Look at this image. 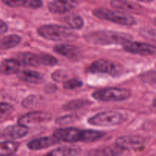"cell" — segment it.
<instances>
[{
  "mask_svg": "<svg viewBox=\"0 0 156 156\" xmlns=\"http://www.w3.org/2000/svg\"><path fill=\"white\" fill-rule=\"evenodd\" d=\"M105 133L93 129H79L77 128H60L53 132V136L59 142L66 143H90L100 140Z\"/></svg>",
  "mask_w": 156,
  "mask_h": 156,
  "instance_id": "1",
  "label": "cell"
},
{
  "mask_svg": "<svg viewBox=\"0 0 156 156\" xmlns=\"http://www.w3.org/2000/svg\"><path fill=\"white\" fill-rule=\"evenodd\" d=\"M87 41L95 45H122L131 41L132 36L123 32L114 30H98L88 34Z\"/></svg>",
  "mask_w": 156,
  "mask_h": 156,
  "instance_id": "2",
  "label": "cell"
},
{
  "mask_svg": "<svg viewBox=\"0 0 156 156\" xmlns=\"http://www.w3.org/2000/svg\"><path fill=\"white\" fill-rule=\"evenodd\" d=\"M37 34L44 39L52 41H71L76 34L69 27L58 24H47L37 29Z\"/></svg>",
  "mask_w": 156,
  "mask_h": 156,
  "instance_id": "3",
  "label": "cell"
},
{
  "mask_svg": "<svg viewBox=\"0 0 156 156\" xmlns=\"http://www.w3.org/2000/svg\"><path fill=\"white\" fill-rule=\"evenodd\" d=\"M126 120V114L120 111H108L92 116L88 120V123L96 126H114L124 123Z\"/></svg>",
  "mask_w": 156,
  "mask_h": 156,
  "instance_id": "4",
  "label": "cell"
},
{
  "mask_svg": "<svg viewBox=\"0 0 156 156\" xmlns=\"http://www.w3.org/2000/svg\"><path fill=\"white\" fill-rule=\"evenodd\" d=\"M93 15L98 18L111 21L120 25L131 26L136 23L135 18L124 12H116L107 9H96L93 11Z\"/></svg>",
  "mask_w": 156,
  "mask_h": 156,
  "instance_id": "5",
  "label": "cell"
},
{
  "mask_svg": "<svg viewBox=\"0 0 156 156\" xmlns=\"http://www.w3.org/2000/svg\"><path fill=\"white\" fill-rule=\"evenodd\" d=\"M130 96L131 91L129 90L117 87L103 88L92 93L93 98L103 102L123 101L127 100Z\"/></svg>",
  "mask_w": 156,
  "mask_h": 156,
  "instance_id": "6",
  "label": "cell"
},
{
  "mask_svg": "<svg viewBox=\"0 0 156 156\" xmlns=\"http://www.w3.org/2000/svg\"><path fill=\"white\" fill-rule=\"evenodd\" d=\"M88 71L91 73L107 74L111 76H116L120 74L121 69L115 62L107 59H98L91 64Z\"/></svg>",
  "mask_w": 156,
  "mask_h": 156,
  "instance_id": "7",
  "label": "cell"
},
{
  "mask_svg": "<svg viewBox=\"0 0 156 156\" xmlns=\"http://www.w3.org/2000/svg\"><path fill=\"white\" fill-rule=\"evenodd\" d=\"M125 51L141 56H156V46L137 41H128L123 45Z\"/></svg>",
  "mask_w": 156,
  "mask_h": 156,
  "instance_id": "8",
  "label": "cell"
},
{
  "mask_svg": "<svg viewBox=\"0 0 156 156\" xmlns=\"http://www.w3.org/2000/svg\"><path fill=\"white\" fill-rule=\"evenodd\" d=\"M115 145L122 150H140L144 146L145 140L140 136H123L118 137Z\"/></svg>",
  "mask_w": 156,
  "mask_h": 156,
  "instance_id": "9",
  "label": "cell"
},
{
  "mask_svg": "<svg viewBox=\"0 0 156 156\" xmlns=\"http://www.w3.org/2000/svg\"><path fill=\"white\" fill-rule=\"evenodd\" d=\"M51 119V116L48 113L44 111H32L24 114L18 119V124L29 127L46 122Z\"/></svg>",
  "mask_w": 156,
  "mask_h": 156,
  "instance_id": "10",
  "label": "cell"
},
{
  "mask_svg": "<svg viewBox=\"0 0 156 156\" xmlns=\"http://www.w3.org/2000/svg\"><path fill=\"white\" fill-rule=\"evenodd\" d=\"M28 133V128L20 124L12 125L5 128L0 133V138L11 141L13 140L22 138Z\"/></svg>",
  "mask_w": 156,
  "mask_h": 156,
  "instance_id": "11",
  "label": "cell"
},
{
  "mask_svg": "<svg viewBox=\"0 0 156 156\" xmlns=\"http://www.w3.org/2000/svg\"><path fill=\"white\" fill-rule=\"evenodd\" d=\"M76 0H53L48 5V9L52 13L64 14L70 12L77 6Z\"/></svg>",
  "mask_w": 156,
  "mask_h": 156,
  "instance_id": "12",
  "label": "cell"
},
{
  "mask_svg": "<svg viewBox=\"0 0 156 156\" xmlns=\"http://www.w3.org/2000/svg\"><path fill=\"white\" fill-rule=\"evenodd\" d=\"M53 51L71 59H78L80 55L79 48L71 44H57L53 47Z\"/></svg>",
  "mask_w": 156,
  "mask_h": 156,
  "instance_id": "13",
  "label": "cell"
},
{
  "mask_svg": "<svg viewBox=\"0 0 156 156\" xmlns=\"http://www.w3.org/2000/svg\"><path fill=\"white\" fill-rule=\"evenodd\" d=\"M59 143V140L55 137H42V138L36 139L31 140L27 143V148L30 150H40L50 147L53 145L58 144Z\"/></svg>",
  "mask_w": 156,
  "mask_h": 156,
  "instance_id": "14",
  "label": "cell"
},
{
  "mask_svg": "<svg viewBox=\"0 0 156 156\" xmlns=\"http://www.w3.org/2000/svg\"><path fill=\"white\" fill-rule=\"evenodd\" d=\"M9 7H25L27 9H37L43 5L42 0H2Z\"/></svg>",
  "mask_w": 156,
  "mask_h": 156,
  "instance_id": "15",
  "label": "cell"
},
{
  "mask_svg": "<svg viewBox=\"0 0 156 156\" xmlns=\"http://www.w3.org/2000/svg\"><path fill=\"white\" fill-rule=\"evenodd\" d=\"M81 152V148L76 146H63L50 151L44 156H77Z\"/></svg>",
  "mask_w": 156,
  "mask_h": 156,
  "instance_id": "16",
  "label": "cell"
},
{
  "mask_svg": "<svg viewBox=\"0 0 156 156\" xmlns=\"http://www.w3.org/2000/svg\"><path fill=\"white\" fill-rule=\"evenodd\" d=\"M18 77L21 81L31 84H41L44 82V79L42 75L38 72L32 70H21L18 73Z\"/></svg>",
  "mask_w": 156,
  "mask_h": 156,
  "instance_id": "17",
  "label": "cell"
},
{
  "mask_svg": "<svg viewBox=\"0 0 156 156\" xmlns=\"http://www.w3.org/2000/svg\"><path fill=\"white\" fill-rule=\"evenodd\" d=\"M21 62L17 59H5L0 63V73L3 75H12L19 72Z\"/></svg>",
  "mask_w": 156,
  "mask_h": 156,
  "instance_id": "18",
  "label": "cell"
},
{
  "mask_svg": "<svg viewBox=\"0 0 156 156\" xmlns=\"http://www.w3.org/2000/svg\"><path fill=\"white\" fill-rule=\"evenodd\" d=\"M18 61L27 66H42V54H34L31 53H20L18 56Z\"/></svg>",
  "mask_w": 156,
  "mask_h": 156,
  "instance_id": "19",
  "label": "cell"
},
{
  "mask_svg": "<svg viewBox=\"0 0 156 156\" xmlns=\"http://www.w3.org/2000/svg\"><path fill=\"white\" fill-rule=\"evenodd\" d=\"M111 5L114 9L130 12H139L141 8L139 5L128 1V0H112Z\"/></svg>",
  "mask_w": 156,
  "mask_h": 156,
  "instance_id": "20",
  "label": "cell"
},
{
  "mask_svg": "<svg viewBox=\"0 0 156 156\" xmlns=\"http://www.w3.org/2000/svg\"><path fill=\"white\" fill-rule=\"evenodd\" d=\"M21 41V37L17 34H10L0 39V49L9 50L18 46Z\"/></svg>",
  "mask_w": 156,
  "mask_h": 156,
  "instance_id": "21",
  "label": "cell"
},
{
  "mask_svg": "<svg viewBox=\"0 0 156 156\" xmlns=\"http://www.w3.org/2000/svg\"><path fill=\"white\" fill-rule=\"evenodd\" d=\"M124 152L116 145L96 149L94 156H120Z\"/></svg>",
  "mask_w": 156,
  "mask_h": 156,
  "instance_id": "22",
  "label": "cell"
},
{
  "mask_svg": "<svg viewBox=\"0 0 156 156\" xmlns=\"http://www.w3.org/2000/svg\"><path fill=\"white\" fill-rule=\"evenodd\" d=\"M19 147L18 143L6 141L0 143V156H11L16 152Z\"/></svg>",
  "mask_w": 156,
  "mask_h": 156,
  "instance_id": "23",
  "label": "cell"
},
{
  "mask_svg": "<svg viewBox=\"0 0 156 156\" xmlns=\"http://www.w3.org/2000/svg\"><path fill=\"white\" fill-rule=\"evenodd\" d=\"M66 22L72 29L79 30L84 26V21L81 16L76 14H71L66 17Z\"/></svg>",
  "mask_w": 156,
  "mask_h": 156,
  "instance_id": "24",
  "label": "cell"
},
{
  "mask_svg": "<svg viewBox=\"0 0 156 156\" xmlns=\"http://www.w3.org/2000/svg\"><path fill=\"white\" fill-rule=\"evenodd\" d=\"M91 104L89 101L82 100V99H76V100L70 101L63 106L65 110L71 111V110H78L85 108Z\"/></svg>",
  "mask_w": 156,
  "mask_h": 156,
  "instance_id": "25",
  "label": "cell"
},
{
  "mask_svg": "<svg viewBox=\"0 0 156 156\" xmlns=\"http://www.w3.org/2000/svg\"><path fill=\"white\" fill-rule=\"evenodd\" d=\"M140 78L145 83L156 85V71L155 70L146 72L140 76Z\"/></svg>",
  "mask_w": 156,
  "mask_h": 156,
  "instance_id": "26",
  "label": "cell"
},
{
  "mask_svg": "<svg viewBox=\"0 0 156 156\" xmlns=\"http://www.w3.org/2000/svg\"><path fill=\"white\" fill-rule=\"evenodd\" d=\"M83 83L79 79H70L64 82L63 88L67 90H74L82 86Z\"/></svg>",
  "mask_w": 156,
  "mask_h": 156,
  "instance_id": "27",
  "label": "cell"
},
{
  "mask_svg": "<svg viewBox=\"0 0 156 156\" xmlns=\"http://www.w3.org/2000/svg\"><path fill=\"white\" fill-rule=\"evenodd\" d=\"M14 108L8 103L0 102V119L8 117L13 112Z\"/></svg>",
  "mask_w": 156,
  "mask_h": 156,
  "instance_id": "28",
  "label": "cell"
},
{
  "mask_svg": "<svg viewBox=\"0 0 156 156\" xmlns=\"http://www.w3.org/2000/svg\"><path fill=\"white\" fill-rule=\"evenodd\" d=\"M52 78L53 80L56 81V82H62L67 78V74L66 72L62 71V70H57V71L53 72V73L52 74Z\"/></svg>",
  "mask_w": 156,
  "mask_h": 156,
  "instance_id": "29",
  "label": "cell"
},
{
  "mask_svg": "<svg viewBox=\"0 0 156 156\" xmlns=\"http://www.w3.org/2000/svg\"><path fill=\"white\" fill-rule=\"evenodd\" d=\"M36 100H37V96L35 95L28 96V97L26 98L24 100H23L22 106L24 107V108H30V107H32Z\"/></svg>",
  "mask_w": 156,
  "mask_h": 156,
  "instance_id": "30",
  "label": "cell"
},
{
  "mask_svg": "<svg viewBox=\"0 0 156 156\" xmlns=\"http://www.w3.org/2000/svg\"><path fill=\"white\" fill-rule=\"evenodd\" d=\"M73 120V117L72 116H65V117H59V119L56 120V123L59 124H66V123H71Z\"/></svg>",
  "mask_w": 156,
  "mask_h": 156,
  "instance_id": "31",
  "label": "cell"
},
{
  "mask_svg": "<svg viewBox=\"0 0 156 156\" xmlns=\"http://www.w3.org/2000/svg\"><path fill=\"white\" fill-rule=\"evenodd\" d=\"M8 30V26L4 21H2V20H0V34H2L5 33Z\"/></svg>",
  "mask_w": 156,
  "mask_h": 156,
  "instance_id": "32",
  "label": "cell"
},
{
  "mask_svg": "<svg viewBox=\"0 0 156 156\" xmlns=\"http://www.w3.org/2000/svg\"><path fill=\"white\" fill-rule=\"evenodd\" d=\"M137 1H140V2H152L153 0H137Z\"/></svg>",
  "mask_w": 156,
  "mask_h": 156,
  "instance_id": "33",
  "label": "cell"
},
{
  "mask_svg": "<svg viewBox=\"0 0 156 156\" xmlns=\"http://www.w3.org/2000/svg\"><path fill=\"white\" fill-rule=\"evenodd\" d=\"M152 105H153V107H154V108H156V98H155V99H154L153 103H152Z\"/></svg>",
  "mask_w": 156,
  "mask_h": 156,
  "instance_id": "34",
  "label": "cell"
},
{
  "mask_svg": "<svg viewBox=\"0 0 156 156\" xmlns=\"http://www.w3.org/2000/svg\"><path fill=\"white\" fill-rule=\"evenodd\" d=\"M11 156H16V155H11Z\"/></svg>",
  "mask_w": 156,
  "mask_h": 156,
  "instance_id": "35",
  "label": "cell"
}]
</instances>
